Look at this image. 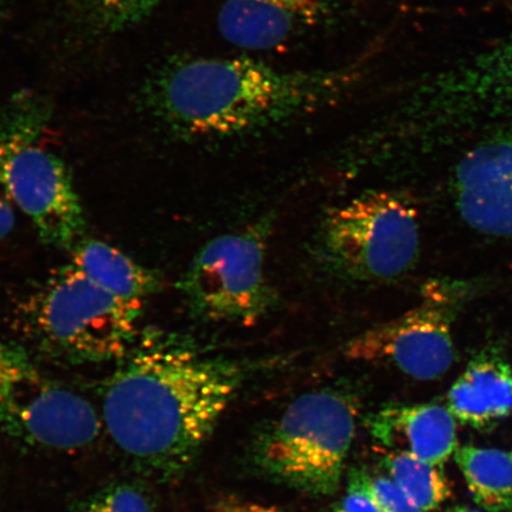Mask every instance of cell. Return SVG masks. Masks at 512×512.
<instances>
[{
    "instance_id": "cell-1",
    "label": "cell",
    "mask_w": 512,
    "mask_h": 512,
    "mask_svg": "<svg viewBox=\"0 0 512 512\" xmlns=\"http://www.w3.org/2000/svg\"><path fill=\"white\" fill-rule=\"evenodd\" d=\"M241 381L238 364L171 332L144 330L107 383L101 420L133 464L176 477L194 463Z\"/></svg>"
},
{
    "instance_id": "cell-2",
    "label": "cell",
    "mask_w": 512,
    "mask_h": 512,
    "mask_svg": "<svg viewBox=\"0 0 512 512\" xmlns=\"http://www.w3.org/2000/svg\"><path fill=\"white\" fill-rule=\"evenodd\" d=\"M361 67L283 70L240 57H190L153 78L147 102L179 132L230 137L336 105L361 80Z\"/></svg>"
},
{
    "instance_id": "cell-3",
    "label": "cell",
    "mask_w": 512,
    "mask_h": 512,
    "mask_svg": "<svg viewBox=\"0 0 512 512\" xmlns=\"http://www.w3.org/2000/svg\"><path fill=\"white\" fill-rule=\"evenodd\" d=\"M358 408L354 396L342 390L300 395L256 435L253 464L273 482L303 494H336L355 439Z\"/></svg>"
},
{
    "instance_id": "cell-4",
    "label": "cell",
    "mask_w": 512,
    "mask_h": 512,
    "mask_svg": "<svg viewBox=\"0 0 512 512\" xmlns=\"http://www.w3.org/2000/svg\"><path fill=\"white\" fill-rule=\"evenodd\" d=\"M143 304L127 302L69 264L27 303L28 335L47 354L70 363L121 361L140 335Z\"/></svg>"
},
{
    "instance_id": "cell-5",
    "label": "cell",
    "mask_w": 512,
    "mask_h": 512,
    "mask_svg": "<svg viewBox=\"0 0 512 512\" xmlns=\"http://www.w3.org/2000/svg\"><path fill=\"white\" fill-rule=\"evenodd\" d=\"M91 402L50 379L19 345L0 337V431L18 444L78 452L101 433Z\"/></svg>"
},
{
    "instance_id": "cell-6",
    "label": "cell",
    "mask_w": 512,
    "mask_h": 512,
    "mask_svg": "<svg viewBox=\"0 0 512 512\" xmlns=\"http://www.w3.org/2000/svg\"><path fill=\"white\" fill-rule=\"evenodd\" d=\"M41 112L16 106L0 119L3 168L12 202L46 245L72 249L86 221L66 164L41 142Z\"/></svg>"
},
{
    "instance_id": "cell-7",
    "label": "cell",
    "mask_w": 512,
    "mask_h": 512,
    "mask_svg": "<svg viewBox=\"0 0 512 512\" xmlns=\"http://www.w3.org/2000/svg\"><path fill=\"white\" fill-rule=\"evenodd\" d=\"M323 245L332 264L351 278L401 277L418 259V211L395 192H368L330 211Z\"/></svg>"
},
{
    "instance_id": "cell-8",
    "label": "cell",
    "mask_w": 512,
    "mask_h": 512,
    "mask_svg": "<svg viewBox=\"0 0 512 512\" xmlns=\"http://www.w3.org/2000/svg\"><path fill=\"white\" fill-rule=\"evenodd\" d=\"M266 240V228L253 226L209 241L179 284L190 311L210 322H259L274 300Z\"/></svg>"
},
{
    "instance_id": "cell-9",
    "label": "cell",
    "mask_w": 512,
    "mask_h": 512,
    "mask_svg": "<svg viewBox=\"0 0 512 512\" xmlns=\"http://www.w3.org/2000/svg\"><path fill=\"white\" fill-rule=\"evenodd\" d=\"M435 123L467 125L512 112V32L489 49L435 76L414 96Z\"/></svg>"
},
{
    "instance_id": "cell-10",
    "label": "cell",
    "mask_w": 512,
    "mask_h": 512,
    "mask_svg": "<svg viewBox=\"0 0 512 512\" xmlns=\"http://www.w3.org/2000/svg\"><path fill=\"white\" fill-rule=\"evenodd\" d=\"M352 361L390 364L416 380L439 379L452 367L454 347L447 311L426 300L390 322L362 332L347 344Z\"/></svg>"
},
{
    "instance_id": "cell-11",
    "label": "cell",
    "mask_w": 512,
    "mask_h": 512,
    "mask_svg": "<svg viewBox=\"0 0 512 512\" xmlns=\"http://www.w3.org/2000/svg\"><path fill=\"white\" fill-rule=\"evenodd\" d=\"M456 195L459 213L471 228L512 236V125L460 160Z\"/></svg>"
},
{
    "instance_id": "cell-12",
    "label": "cell",
    "mask_w": 512,
    "mask_h": 512,
    "mask_svg": "<svg viewBox=\"0 0 512 512\" xmlns=\"http://www.w3.org/2000/svg\"><path fill=\"white\" fill-rule=\"evenodd\" d=\"M324 11L325 0H227L217 22L233 46L273 50L315 28Z\"/></svg>"
},
{
    "instance_id": "cell-13",
    "label": "cell",
    "mask_w": 512,
    "mask_h": 512,
    "mask_svg": "<svg viewBox=\"0 0 512 512\" xmlns=\"http://www.w3.org/2000/svg\"><path fill=\"white\" fill-rule=\"evenodd\" d=\"M369 427L387 451L413 454L434 466H443L457 451L456 421L443 406H388L370 419Z\"/></svg>"
},
{
    "instance_id": "cell-14",
    "label": "cell",
    "mask_w": 512,
    "mask_h": 512,
    "mask_svg": "<svg viewBox=\"0 0 512 512\" xmlns=\"http://www.w3.org/2000/svg\"><path fill=\"white\" fill-rule=\"evenodd\" d=\"M448 409L464 424L486 428L512 413V371L495 358L473 361L448 393Z\"/></svg>"
},
{
    "instance_id": "cell-15",
    "label": "cell",
    "mask_w": 512,
    "mask_h": 512,
    "mask_svg": "<svg viewBox=\"0 0 512 512\" xmlns=\"http://www.w3.org/2000/svg\"><path fill=\"white\" fill-rule=\"evenodd\" d=\"M70 251V264L115 297L144 304L159 291L160 280L155 273L106 242L80 240Z\"/></svg>"
},
{
    "instance_id": "cell-16",
    "label": "cell",
    "mask_w": 512,
    "mask_h": 512,
    "mask_svg": "<svg viewBox=\"0 0 512 512\" xmlns=\"http://www.w3.org/2000/svg\"><path fill=\"white\" fill-rule=\"evenodd\" d=\"M456 460L480 507L491 512L512 511V453L465 446L456 452Z\"/></svg>"
},
{
    "instance_id": "cell-17",
    "label": "cell",
    "mask_w": 512,
    "mask_h": 512,
    "mask_svg": "<svg viewBox=\"0 0 512 512\" xmlns=\"http://www.w3.org/2000/svg\"><path fill=\"white\" fill-rule=\"evenodd\" d=\"M382 467L422 512L439 508L451 496L450 484L440 467L428 464L413 454L386 451Z\"/></svg>"
},
{
    "instance_id": "cell-18",
    "label": "cell",
    "mask_w": 512,
    "mask_h": 512,
    "mask_svg": "<svg viewBox=\"0 0 512 512\" xmlns=\"http://www.w3.org/2000/svg\"><path fill=\"white\" fill-rule=\"evenodd\" d=\"M164 0H72L76 15L95 34L114 35L136 27Z\"/></svg>"
},
{
    "instance_id": "cell-19",
    "label": "cell",
    "mask_w": 512,
    "mask_h": 512,
    "mask_svg": "<svg viewBox=\"0 0 512 512\" xmlns=\"http://www.w3.org/2000/svg\"><path fill=\"white\" fill-rule=\"evenodd\" d=\"M80 512H155V509L142 488L132 483H117L89 498Z\"/></svg>"
},
{
    "instance_id": "cell-20",
    "label": "cell",
    "mask_w": 512,
    "mask_h": 512,
    "mask_svg": "<svg viewBox=\"0 0 512 512\" xmlns=\"http://www.w3.org/2000/svg\"><path fill=\"white\" fill-rule=\"evenodd\" d=\"M352 472L373 498L380 512H422L392 478L373 476L362 469H354Z\"/></svg>"
},
{
    "instance_id": "cell-21",
    "label": "cell",
    "mask_w": 512,
    "mask_h": 512,
    "mask_svg": "<svg viewBox=\"0 0 512 512\" xmlns=\"http://www.w3.org/2000/svg\"><path fill=\"white\" fill-rule=\"evenodd\" d=\"M330 512H380V510L376 507L373 498L363 488L355 473L351 471L347 491Z\"/></svg>"
},
{
    "instance_id": "cell-22",
    "label": "cell",
    "mask_w": 512,
    "mask_h": 512,
    "mask_svg": "<svg viewBox=\"0 0 512 512\" xmlns=\"http://www.w3.org/2000/svg\"><path fill=\"white\" fill-rule=\"evenodd\" d=\"M12 200L6 184L3 168V146L0 142V241L6 238L14 228L15 213Z\"/></svg>"
},
{
    "instance_id": "cell-23",
    "label": "cell",
    "mask_w": 512,
    "mask_h": 512,
    "mask_svg": "<svg viewBox=\"0 0 512 512\" xmlns=\"http://www.w3.org/2000/svg\"><path fill=\"white\" fill-rule=\"evenodd\" d=\"M215 512H283L278 508L254 503L235 496L222 497L216 502Z\"/></svg>"
},
{
    "instance_id": "cell-24",
    "label": "cell",
    "mask_w": 512,
    "mask_h": 512,
    "mask_svg": "<svg viewBox=\"0 0 512 512\" xmlns=\"http://www.w3.org/2000/svg\"><path fill=\"white\" fill-rule=\"evenodd\" d=\"M445 512H480V511L471 509L469 507H463V505H459V507H453L451 509L446 510Z\"/></svg>"
},
{
    "instance_id": "cell-25",
    "label": "cell",
    "mask_w": 512,
    "mask_h": 512,
    "mask_svg": "<svg viewBox=\"0 0 512 512\" xmlns=\"http://www.w3.org/2000/svg\"><path fill=\"white\" fill-rule=\"evenodd\" d=\"M3 2H4V0H0V6H2Z\"/></svg>"
}]
</instances>
